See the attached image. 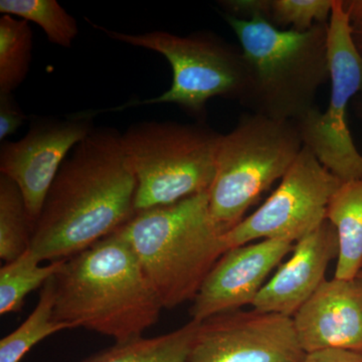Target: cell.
<instances>
[{
	"mask_svg": "<svg viewBox=\"0 0 362 362\" xmlns=\"http://www.w3.org/2000/svg\"><path fill=\"white\" fill-rule=\"evenodd\" d=\"M137 180L122 133L95 128L66 157L33 226L30 250L64 261L113 235L135 216Z\"/></svg>",
	"mask_w": 362,
	"mask_h": 362,
	"instance_id": "1",
	"label": "cell"
},
{
	"mask_svg": "<svg viewBox=\"0 0 362 362\" xmlns=\"http://www.w3.org/2000/svg\"><path fill=\"white\" fill-rule=\"evenodd\" d=\"M54 282L57 321L115 342L142 337L164 309L134 252L117 232L65 259Z\"/></svg>",
	"mask_w": 362,
	"mask_h": 362,
	"instance_id": "2",
	"label": "cell"
},
{
	"mask_svg": "<svg viewBox=\"0 0 362 362\" xmlns=\"http://www.w3.org/2000/svg\"><path fill=\"white\" fill-rule=\"evenodd\" d=\"M240 44L249 82L243 105L252 113L296 121L313 110L317 92L329 80L328 23L307 32L283 30L262 16L223 13Z\"/></svg>",
	"mask_w": 362,
	"mask_h": 362,
	"instance_id": "3",
	"label": "cell"
},
{
	"mask_svg": "<svg viewBox=\"0 0 362 362\" xmlns=\"http://www.w3.org/2000/svg\"><path fill=\"white\" fill-rule=\"evenodd\" d=\"M117 233L129 244L166 309L194 301L226 252L209 214V192L137 211Z\"/></svg>",
	"mask_w": 362,
	"mask_h": 362,
	"instance_id": "4",
	"label": "cell"
},
{
	"mask_svg": "<svg viewBox=\"0 0 362 362\" xmlns=\"http://www.w3.org/2000/svg\"><path fill=\"white\" fill-rule=\"evenodd\" d=\"M303 146L296 123L259 114L243 115L230 132L221 134L209 189V214L221 235L239 225L259 197L282 180Z\"/></svg>",
	"mask_w": 362,
	"mask_h": 362,
	"instance_id": "5",
	"label": "cell"
},
{
	"mask_svg": "<svg viewBox=\"0 0 362 362\" xmlns=\"http://www.w3.org/2000/svg\"><path fill=\"white\" fill-rule=\"evenodd\" d=\"M221 133L204 124L143 121L122 133L137 180V211L169 206L209 192Z\"/></svg>",
	"mask_w": 362,
	"mask_h": 362,
	"instance_id": "6",
	"label": "cell"
},
{
	"mask_svg": "<svg viewBox=\"0 0 362 362\" xmlns=\"http://www.w3.org/2000/svg\"><path fill=\"white\" fill-rule=\"evenodd\" d=\"M93 28L118 42L143 47L162 54L173 69V84L160 96L130 101L113 109L92 111H121L141 105L176 104L192 115L206 113L207 102L214 97L238 101L246 98L249 76L242 51L209 32L188 35L154 30L132 35L107 30L96 23Z\"/></svg>",
	"mask_w": 362,
	"mask_h": 362,
	"instance_id": "7",
	"label": "cell"
},
{
	"mask_svg": "<svg viewBox=\"0 0 362 362\" xmlns=\"http://www.w3.org/2000/svg\"><path fill=\"white\" fill-rule=\"evenodd\" d=\"M328 61L331 83L327 110L317 108L296 121L303 145L341 182L362 178V156L349 126L347 109L362 90V58L350 33L344 1L334 0L328 23Z\"/></svg>",
	"mask_w": 362,
	"mask_h": 362,
	"instance_id": "8",
	"label": "cell"
},
{
	"mask_svg": "<svg viewBox=\"0 0 362 362\" xmlns=\"http://www.w3.org/2000/svg\"><path fill=\"white\" fill-rule=\"evenodd\" d=\"M341 183L303 146L263 206L223 235L226 251L255 240L295 244L303 239L326 221L328 204Z\"/></svg>",
	"mask_w": 362,
	"mask_h": 362,
	"instance_id": "9",
	"label": "cell"
},
{
	"mask_svg": "<svg viewBox=\"0 0 362 362\" xmlns=\"http://www.w3.org/2000/svg\"><path fill=\"white\" fill-rule=\"evenodd\" d=\"M291 317L237 310L199 324L187 362H302Z\"/></svg>",
	"mask_w": 362,
	"mask_h": 362,
	"instance_id": "10",
	"label": "cell"
},
{
	"mask_svg": "<svg viewBox=\"0 0 362 362\" xmlns=\"http://www.w3.org/2000/svg\"><path fill=\"white\" fill-rule=\"evenodd\" d=\"M94 129L84 112L66 119L35 117L21 139L1 142L0 175L20 188L33 226L62 164Z\"/></svg>",
	"mask_w": 362,
	"mask_h": 362,
	"instance_id": "11",
	"label": "cell"
},
{
	"mask_svg": "<svg viewBox=\"0 0 362 362\" xmlns=\"http://www.w3.org/2000/svg\"><path fill=\"white\" fill-rule=\"evenodd\" d=\"M293 249L294 244L288 240H263L228 250L192 301V320L202 322L252 305L271 272Z\"/></svg>",
	"mask_w": 362,
	"mask_h": 362,
	"instance_id": "12",
	"label": "cell"
},
{
	"mask_svg": "<svg viewBox=\"0 0 362 362\" xmlns=\"http://www.w3.org/2000/svg\"><path fill=\"white\" fill-rule=\"evenodd\" d=\"M292 319L305 354L327 349L362 354L361 281L326 280Z\"/></svg>",
	"mask_w": 362,
	"mask_h": 362,
	"instance_id": "13",
	"label": "cell"
},
{
	"mask_svg": "<svg viewBox=\"0 0 362 362\" xmlns=\"http://www.w3.org/2000/svg\"><path fill=\"white\" fill-rule=\"evenodd\" d=\"M291 258L264 285L252 306L262 313L292 317L325 282L330 262L338 256L334 226L326 220L294 244Z\"/></svg>",
	"mask_w": 362,
	"mask_h": 362,
	"instance_id": "14",
	"label": "cell"
},
{
	"mask_svg": "<svg viewBox=\"0 0 362 362\" xmlns=\"http://www.w3.org/2000/svg\"><path fill=\"white\" fill-rule=\"evenodd\" d=\"M326 220L337 233L334 278L354 280L362 271V178L340 185L328 204Z\"/></svg>",
	"mask_w": 362,
	"mask_h": 362,
	"instance_id": "15",
	"label": "cell"
},
{
	"mask_svg": "<svg viewBox=\"0 0 362 362\" xmlns=\"http://www.w3.org/2000/svg\"><path fill=\"white\" fill-rule=\"evenodd\" d=\"M199 324L190 320L182 327L159 337L115 342L82 362H187Z\"/></svg>",
	"mask_w": 362,
	"mask_h": 362,
	"instance_id": "16",
	"label": "cell"
},
{
	"mask_svg": "<svg viewBox=\"0 0 362 362\" xmlns=\"http://www.w3.org/2000/svg\"><path fill=\"white\" fill-rule=\"evenodd\" d=\"M56 277V276H54ZM49 279L42 288L39 302L30 315L0 341V362H21L33 346L70 326L54 318L56 282Z\"/></svg>",
	"mask_w": 362,
	"mask_h": 362,
	"instance_id": "17",
	"label": "cell"
},
{
	"mask_svg": "<svg viewBox=\"0 0 362 362\" xmlns=\"http://www.w3.org/2000/svg\"><path fill=\"white\" fill-rule=\"evenodd\" d=\"M64 261L42 262L28 250L18 259L7 262L0 269V314L16 313L23 309L25 298L35 290L44 287L63 268Z\"/></svg>",
	"mask_w": 362,
	"mask_h": 362,
	"instance_id": "18",
	"label": "cell"
},
{
	"mask_svg": "<svg viewBox=\"0 0 362 362\" xmlns=\"http://www.w3.org/2000/svg\"><path fill=\"white\" fill-rule=\"evenodd\" d=\"M33 226L20 188L0 175V258L4 263L30 250Z\"/></svg>",
	"mask_w": 362,
	"mask_h": 362,
	"instance_id": "19",
	"label": "cell"
},
{
	"mask_svg": "<svg viewBox=\"0 0 362 362\" xmlns=\"http://www.w3.org/2000/svg\"><path fill=\"white\" fill-rule=\"evenodd\" d=\"M33 37L28 21L11 16L0 18V93L13 94L28 77Z\"/></svg>",
	"mask_w": 362,
	"mask_h": 362,
	"instance_id": "20",
	"label": "cell"
},
{
	"mask_svg": "<svg viewBox=\"0 0 362 362\" xmlns=\"http://www.w3.org/2000/svg\"><path fill=\"white\" fill-rule=\"evenodd\" d=\"M0 13L37 23L52 44L66 49L78 35L77 21L56 0H1Z\"/></svg>",
	"mask_w": 362,
	"mask_h": 362,
	"instance_id": "21",
	"label": "cell"
},
{
	"mask_svg": "<svg viewBox=\"0 0 362 362\" xmlns=\"http://www.w3.org/2000/svg\"><path fill=\"white\" fill-rule=\"evenodd\" d=\"M334 0H269L268 21L304 33L317 23H329Z\"/></svg>",
	"mask_w": 362,
	"mask_h": 362,
	"instance_id": "22",
	"label": "cell"
},
{
	"mask_svg": "<svg viewBox=\"0 0 362 362\" xmlns=\"http://www.w3.org/2000/svg\"><path fill=\"white\" fill-rule=\"evenodd\" d=\"M28 116L21 110L20 105L14 99L13 94L0 93V140L6 141V138L14 134Z\"/></svg>",
	"mask_w": 362,
	"mask_h": 362,
	"instance_id": "23",
	"label": "cell"
},
{
	"mask_svg": "<svg viewBox=\"0 0 362 362\" xmlns=\"http://www.w3.org/2000/svg\"><path fill=\"white\" fill-rule=\"evenodd\" d=\"M302 362H362V354L349 349H321L306 354Z\"/></svg>",
	"mask_w": 362,
	"mask_h": 362,
	"instance_id": "24",
	"label": "cell"
},
{
	"mask_svg": "<svg viewBox=\"0 0 362 362\" xmlns=\"http://www.w3.org/2000/svg\"><path fill=\"white\" fill-rule=\"evenodd\" d=\"M344 6L349 16L351 39L362 58V0L344 1Z\"/></svg>",
	"mask_w": 362,
	"mask_h": 362,
	"instance_id": "25",
	"label": "cell"
},
{
	"mask_svg": "<svg viewBox=\"0 0 362 362\" xmlns=\"http://www.w3.org/2000/svg\"><path fill=\"white\" fill-rule=\"evenodd\" d=\"M354 109L357 117L362 121V90L354 98Z\"/></svg>",
	"mask_w": 362,
	"mask_h": 362,
	"instance_id": "26",
	"label": "cell"
},
{
	"mask_svg": "<svg viewBox=\"0 0 362 362\" xmlns=\"http://www.w3.org/2000/svg\"><path fill=\"white\" fill-rule=\"evenodd\" d=\"M357 279H358L359 281H361V283L362 284V271L361 273L358 274V276H357Z\"/></svg>",
	"mask_w": 362,
	"mask_h": 362,
	"instance_id": "27",
	"label": "cell"
}]
</instances>
